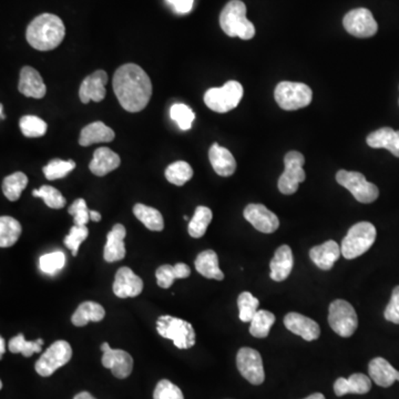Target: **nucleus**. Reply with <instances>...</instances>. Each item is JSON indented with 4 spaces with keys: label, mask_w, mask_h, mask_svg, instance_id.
<instances>
[{
    "label": "nucleus",
    "mask_w": 399,
    "mask_h": 399,
    "mask_svg": "<svg viewBox=\"0 0 399 399\" xmlns=\"http://www.w3.org/2000/svg\"><path fill=\"white\" fill-rule=\"evenodd\" d=\"M284 325L290 332L299 335L308 342L315 341L321 335L319 325L313 319L301 314L294 313V312L287 314L284 317Z\"/></svg>",
    "instance_id": "18"
},
{
    "label": "nucleus",
    "mask_w": 399,
    "mask_h": 399,
    "mask_svg": "<svg viewBox=\"0 0 399 399\" xmlns=\"http://www.w3.org/2000/svg\"><path fill=\"white\" fill-rule=\"evenodd\" d=\"M250 323L251 335L258 339H265L269 337L271 328L275 323V315L269 310H258Z\"/></svg>",
    "instance_id": "35"
},
{
    "label": "nucleus",
    "mask_w": 399,
    "mask_h": 399,
    "mask_svg": "<svg viewBox=\"0 0 399 399\" xmlns=\"http://www.w3.org/2000/svg\"><path fill=\"white\" fill-rule=\"evenodd\" d=\"M0 115H1V120L5 119V115H3V104H0Z\"/></svg>",
    "instance_id": "54"
},
{
    "label": "nucleus",
    "mask_w": 399,
    "mask_h": 399,
    "mask_svg": "<svg viewBox=\"0 0 399 399\" xmlns=\"http://www.w3.org/2000/svg\"><path fill=\"white\" fill-rule=\"evenodd\" d=\"M343 23L346 32L357 38L373 37L378 30V25L373 14L366 8L354 9L347 12Z\"/></svg>",
    "instance_id": "13"
},
{
    "label": "nucleus",
    "mask_w": 399,
    "mask_h": 399,
    "mask_svg": "<svg viewBox=\"0 0 399 399\" xmlns=\"http://www.w3.org/2000/svg\"><path fill=\"white\" fill-rule=\"evenodd\" d=\"M90 220L93 222H99L101 220V214L97 211H90Z\"/></svg>",
    "instance_id": "51"
},
{
    "label": "nucleus",
    "mask_w": 399,
    "mask_h": 399,
    "mask_svg": "<svg viewBox=\"0 0 399 399\" xmlns=\"http://www.w3.org/2000/svg\"><path fill=\"white\" fill-rule=\"evenodd\" d=\"M21 133L27 138H39L46 135L47 124L36 115H25L21 119Z\"/></svg>",
    "instance_id": "40"
},
{
    "label": "nucleus",
    "mask_w": 399,
    "mask_h": 399,
    "mask_svg": "<svg viewBox=\"0 0 399 399\" xmlns=\"http://www.w3.org/2000/svg\"><path fill=\"white\" fill-rule=\"evenodd\" d=\"M171 119L178 124L179 128L187 131L192 128V122L196 119V115L187 104H175L170 109Z\"/></svg>",
    "instance_id": "43"
},
{
    "label": "nucleus",
    "mask_w": 399,
    "mask_h": 399,
    "mask_svg": "<svg viewBox=\"0 0 399 399\" xmlns=\"http://www.w3.org/2000/svg\"><path fill=\"white\" fill-rule=\"evenodd\" d=\"M68 211L73 216V222L78 227H84L90 221V211L84 198L76 200Z\"/></svg>",
    "instance_id": "47"
},
{
    "label": "nucleus",
    "mask_w": 399,
    "mask_h": 399,
    "mask_svg": "<svg viewBox=\"0 0 399 399\" xmlns=\"http://www.w3.org/2000/svg\"><path fill=\"white\" fill-rule=\"evenodd\" d=\"M367 144L374 149H386L399 158V131L391 128H382L367 137Z\"/></svg>",
    "instance_id": "26"
},
{
    "label": "nucleus",
    "mask_w": 399,
    "mask_h": 399,
    "mask_svg": "<svg viewBox=\"0 0 399 399\" xmlns=\"http://www.w3.org/2000/svg\"><path fill=\"white\" fill-rule=\"evenodd\" d=\"M209 159H210L213 169L218 175L231 176L236 172V159L229 150L218 146V144H214L211 147L209 151Z\"/></svg>",
    "instance_id": "28"
},
{
    "label": "nucleus",
    "mask_w": 399,
    "mask_h": 399,
    "mask_svg": "<svg viewBox=\"0 0 399 399\" xmlns=\"http://www.w3.org/2000/svg\"><path fill=\"white\" fill-rule=\"evenodd\" d=\"M88 236H89V230H88L87 225L84 227L73 225L70 229L69 234L65 238V245L71 251L72 255H78V251H79L81 243L84 242Z\"/></svg>",
    "instance_id": "45"
},
{
    "label": "nucleus",
    "mask_w": 399,
    "mask_h": 399,
    "mask_svg": "<svg viewBox=\"0 0 399 399\" xmlns=\"http://www.w3.org/2000/svg\"><path fill=\"white\" fill-rule=\"evenodd\" d=\"M220 25L229 37L250 41L255 36V27L247 18V6L241 0H231L222 10Z\"/></svg>",
    "instance_id": "3"
},
{
    "label": "nucleus",
    "mask_w": 399,
    "mask_h": 399,
    "mask_svg": "<svg viewBox=\"0 0 399 399\" xmlns=\"http://www.w3.org/2000/svg\"><path fill=\"white\" fill-rule=\"evenodd\" d=\"M342 250L337 242H325L323 244L314 247L310 251V258L316 266L323 271H328L333 267L334 263L339 259Z\"/></svg>",
    "instance_id": "22"
},
{
    "label": "nucleus",
    "mask_w": 399,
    "mask_h": 399,
    "mask_svg": "<svg viewBox=\"0 0 399 399\" xmlns=\"http://www.w3.org/2000/svg\"><path fill=\"white\" fill-rule=\"evenodd\" d=\"M153 399H184V396L178 386L168 379H162L155 387Z\"/></svg>",
    "instance_id": "46"
},
{
    "label": "nucleus",
    "mask_w": 399,
    "mask_h": 399,
    "mask_svg": "<svg viewBox=\"0 0 399 399\" xmlns=\"http://www.w3.org/2000/svg\"><path fill=\"white\" fill-rule=\"evenodd\" d=\"M121 159L109 148H99L93 153L89 169L97 176H104L120 167Z\"/></svg>",
    "instance_id": "21"
},
{
    "label": "nucleus",
    "mask_w": 399,
    "mask_h": 399,
    "mask_svg": "<svg viewBox=\"0 0 399 399\" xmlns=\"http://www.w3.org/2000/svg\"><path fill=\"white\" fill-rule=\"evenodd\" d=\"M243 216L260 232L270 234L279 229V218L263 204H249Z\"/></svg>",
    "instance_id": "15"
},
{
    "label": "nucleus",
    "mask_w": 399,
    "mask_h": 399,
    "mask_svg": "<svg viewBox=\"0 0 399 399\" xmlns=\"http://www.w3.org/2000/svg\"><path fill=\"white\" fill-rule=\"evenodd\" d=\"M115 137V131L111 128L106 126L101 121H97L88 124L81 130L79 144L82 147H89L92 144L111 142Z\"/></svg>",
    "instance_id": "25"
},
{
    "label": "nucleus",
    "mask_w": 399,
    "mask_h": 399,
    "mask_svg": "<svg viewBox=\"0 0 399 399\" xmlns=\"http://www.w3.org/2000/svg\"><path fill=\"white\" fill-rule=\"evenodd\" d=\"M126 236V227L122 225H115L113 227V230L108 233L104 251V258L106 262L113 263V262L124 259V256H126V245H124Z\"/></svg>",
    "instance_id": "20"
},
{
    "label": "nucleus",
    "mask_w": 399,
    "mask_h": 399,
    "mask_svg": "<svg viewBox=\"0 0 399 399\" xmlns=\"http://www.w3.org/2000/svg\"><path fill=\"white\" fill-rule=\"evenodd\" d=\"M43 341L38 339L35 342H28L23 337V334H18L17 337H12L9 341V350L12 354H23L25 357H30L32 354L41 353Z\"/></svg>",
    "instance_id": "38"
},
{
    "label": "nucleus",
    "mask_w": 399,
    "mask_h": 399,
    "mask_svg": "<svg viewBox=\"0 0 399 399\" xmlns=\"http://www.w3.org/2000/svg\"><path fill=\"white\" fill-rule=\"evenodd\" d=\"M337 181L345 189H347L361 203H372L378 198V187L368 182L365 175L361 172L341 170L337 173Z\"/></svg>",
    "instance_id": "9"
},
{
    "label": "nucleus",
    "mask_w": 399,
    "mask_h": 399,
    "mask_svg": "<svg viewBox=\"0 0 399 399\" xmlns=\"http://www.w3.org/2000/svg\"><path fill=\"white\" fill-rule=\"evenodd\" d=\"M113 91L124 110L139 113L149 104L152 95V84L147 72L140 66L126 63L113 76Z\"/></svg>",
    "instance_id": "1"
},
{
    "label": "nucleus",
    "mask_w": 399,
    "mask_h": 399,
    "mask_svg": "<svg viewBox=\"0 0 399 399\" xmlns=\"http://www.w3.org/2000/svg\"><path fill=\"white\" fill-rule=\"evenodd\" d=\"M196 269L198 273L207 279L222 281L225 274L218 267V258L214 251L207 250L198 254L196 260Z\"/></svg>",
    "instance_id": "30"
},
{
    "label": "nucleus",
    "mask_w": 399,
    "mask_h": 399,
    "mask_svg": "<svg viewBox=\"0 0 399 399\" xmlns=\"http://www.w3.org/2000/svg\"><path fill=\"white\" fill-rule=\"evenodd\" d=\"M305 163L304 155L299 151H290L285 155L284 172L279 179V190L285 196L293 194L299 190V183L306 178L303 166Z\"/></svg>",
    "instance_id": "10"
},
{
    "label": "nucleus",
    "mask_w": 399,
    "mask_h": 399,
    "mask_svg": "<svg viewBox=\"0 0 399 399\" xmlns=\"http://www.w3.org/2000/svg\"><path fill=\"white\" fill-rule=\"evenodd\" d=\"M376 229L369 222H359L350 227L343 238L342 250L345 259L354 260L371 249L376 240Z\"/></svg>",
    "instance_id": "4"
},
{
    "label": "nucleus",
    "mask_w": 399,
    "mask_h": 399,
    "mask_svg": "<svg viewBox=\"0 0 399 399\" xmlns=\"http://www.w3.org/2000/svg\"><path fill=\"white\" fill-rule=\"evenodd\" d=\"M157 330L163 339H171L179 350H187L196 345V332L192 324L184 319L163 315L157 321Z\"/></svg>",
    "instance_id": "5"
},
{
    "label": "nucleus",
    "mask_w": 399,
    "mask_h": 399,
    "mask_svg": "<svg viewBox=\"0 0 399 399\" xmlns=\"http://www.w3.org/2000/svg\"><path fill=\"white\" fill-rule=\"evenodd\" d=\"M259 305V299L254 297L250 292L240 294L238 299V316L242 322H251L258 312Z\"/></svg>",
    "instance_id": "39"
},
{
    "label": "nucleus",
    "mask_w": 399,
    "mask_h": 399,
    "mask_svg": "<svg viewBox=\"0 0 399 399\" xmlns=\"http://www.w3.org/2000/svg\"><path fill=\"white\" fill-rule=\"evenodd\" d=\"M23 227L21 223L12 216L0 218V247H10L16 244L21 238Z\"/></svg>",
    "instance_id": "33"
},
{
    "label": "nucleus",
    "mask_w": 399,
    "mask_h": 399,
    "mask_svg": "<svg viewBox=\"0 0 399 399\" xmlns=\"http://www.w3.org/2000/svg\"><path fill=\"white\" fill-rule=\"evenodd\" d=\"M133 213L139 221L150 231L160 232L164 229L163 216L155 207H148L144 204H135Z\"/></svg>",
    "instance_id": "32"
},
{
    "label": "nucleus",
    "mask_w": 399,
    "mask_h": 399,
    "mask_svg": "<svg viewBox=\"0 0 399 399\" xmlns=\"http://www.w3.org/2000/svg\"><path fill=\"white\" fill-rule=\"evenodd\" d=\"M328 323L332 330L342 337H350L358 326V317L353 306L344 301L337 299L330 305Z\"/></svg>",
    "instance_id": "8"
},
{
    "label": "nucleus",
    "mask_w": 399,
    "mask_h": 399,
    "mask_svg": "<svg viewBox=\"0 0 399 399\" xmlns=\"http://www.w3.org/2000/svg\"><path fill=\"white\" fill-rule=\"evenodd\" d=\"M5 350H6V345H5V339L1 337L0 339V357H3V354H5Z\"/></svg>",
    "instance_id": "52"
},
{
    "label": "nucleus",
    "mask_w": 399,
    "mask_h": 399,
    "mask_svg": "<svg viewBox=\"0 0 399 399\" xmlns=\"http://www.w3.org/2000/svg\"><path fill=\"white\" fill-rule=\"evenodd\" d=\"M384 316L388 322L399 324V285L393 290L391 301L384 312Z\"/></svg>",
    "instance_id": "48"
},
{
    "label": "nucleus",
    "mask_w": 399,
    "mask_h": 399,
    "mask_svg": "<svg viewBox=\"0 0 399 399\" xmlns=\"http://www.w3.org/2000/svg\"><path fill=\"white\" fill-rule=\"evenodd\" d=\"M304 399H325V396H324V395H323V394L315 393V394H312V395H310V396L306 397V398H304Z\"/></svg>",
    "instance_id": "53"
},
{
    "label": "nucleus",
    "mask_w": 399,
    "mask_h": 399,
    "mask_svg": "<svg viewBox=\"0 0 399 399\" xmlns=\"http://www.w3.org/2000/svg\"><path fill=\"white\" fill-rule=\"evenodd\" d=\"M293 253L288 245H282L276 250L271 261V279L275 282H283L288 277L293 269Z\"/></svg>",
    "instance_id": "23"
},
{
    "label": "nucleus",
    "mask_w": 399,
    "mask_h": 399,
    "mask_svg": "<svg viewBox=\"0 0 399 399\" xmlns=\"http://www.w3.org/2000/svg\"><path fill=\"white\" fill-rule=\"evenodd\" d=\"M368 372L371 378L380 387H391L394 383L399 382V372L383 357L372 359Z\"/></svg>",
    "instance_id": "24"
},
{
    "label": "nucleus",
    "mask_w": 399,
    "mask_h": 399,
    "mask_svg": "<svg viewBox=\"0 0 399 399\" xmlns=\"http://www.w3.org/2000/svg\"><path fill=\"white\" fill-rule=\"evenodd\" d=\"M236 366L242 376L253 385H261L264 382L263 361L258 350L250 347L241 348L236 356Z\"/></svg>",
    "instance_id": "12"
},
{
    "label": "nucleus",
    "mask_w": 399,
    "mask_h": 399,
    "mask_svg": "<svg viewBox=\"0 0 399 399\" xmlns=\"http://www.w3.org/2000/svg\"><path fill=\"white\" fill-rule=\"evenodd\" d=\"M178 14H187L193 8V0H167Z\"/></svg>",
    "instance_id": "49"
},
{
    "label": "nucleus",
    "mask_w": 399,
    "mask_h": 399,
    "mask_svg": "<svg viewBox=\"0 0 399 399\" xmlns=\"http://www.w3.org/2000/svg\"><path fill=\"white\" fill-rule=\"evenodd\" d=\"M28 184V178L23 172H16L5 178L3 182V192L9 201H17L21 198L23 190Z\"/></svg>",
    "instance_id": "36"
},
{
    "label": "nucleus",
    "mask_w": 399,
    "mask_h": 399,
    "mask_svg": "<svg viewBox=\"0 0 399 399\" xmlns=\"http://www.w3.org/2000/svg\"><path fill=\"white\" fill-rule=\"evenodd\" d=\"M212 211L207 207H196L194 216L189 222V234L194 238H200L207 232V227L212 221Z\"/></svg>",
    "instance_id": "34"
},
{
    "label": "nucleus",
    "mask_w": 399,
    "mask_h": 399,
    "mask_svg": "<svg viewBox=\"0 0 399 399\" xmlns=\"http://www.w3.org/2000/svg\"><path fill=\"white\" fill-rule=\"evenodd\" d=\"M274 97L282 109L293 111L308 106L313 99V92L308 84L282 81L276 86Z\"/></svg>",
    "instance_id": "7"
},
{
    "label": "nucleus",
    "mask_w": 399,
    "mask_h": 399,
    "mask_svg": "<svg viewBox=\"0 0 399 399\" xmlns=\"http://www.w3.org/2000/svg\"><path fill=\"white\" fill-rule=\"evenodd\" d=\"M193 176V169L187 162L176 161L170 164L166 170V178L170 183L182 187Z\"/></svg>",
    "instance_id": "37"
},
{
    "label": "nucleus",
    "mask_w": 399,
    "mask_h": 399,
    "mask_svg": "<svg viewBox=\"0 0 399 399\" xmlns=\"http://www.w3.org/2000/svg\"><path fill=\"white\" fill-rule=\"evenodd\" d=\"M372 382L369 377L364 374H353L350 378H339L334 384V391L337 396H344L347 394H367L371 391Z\"/></svg>",
    "instance_id": "27"
},
{
    "label": "nucleus",
    "mask_w": 399,
    "mask_h": 399,
    "mask_svg": "<svg viewBox=\"0 0 399 399\" xmlns=\"http://www.w3.org/2000/svg\"><path fill=\"white\" fill-rule=\"evenodd\" d=\"M243 97V87L238 81H227L221 88H211L204 95V102L209 109L218 113L236 109Z\"/></svg>",
    "instance_id": "6"
},
{
    "label": "nucleus",
    "mask_w": 399,
    "mask_h": 399,
    "mask_svg": "<svg viewBox=\"0 0 399 399\" xmlns=\"http://www.w3.org/2000/svg\"><path fill=\"white\" fill-rule=\"evenodd\" d=\"M32 196L43 198L47 207L52 209H62L67 203L60 191L50 185H43L39 190H34Z\"/></svg>",
    "instance_id": "41"
},
{
    "label": "nucleus",
    "mask_w": 399,
    "mask_h": 399,
    "mask_svg": "<svg viewBox=\"0 0 399 399\" xmlns=\"http://www.w3.org/2000/svg\"><path fill=\"white\" fill-rule=\"evenodd\" d=\"M106 315V310L102 305L95 301H84L78 306L75 313L72 315V324L78 328L86 326L89 322H100Z\"/></svg>",
    "instance_id": "29"
},
{
    "label": "nucleus",
    "mask_w": 399,
    "mask_h": 399,
    "mask_svg": "<svg viewBox=\"0 0 399 399\" xmlns=\"http://www.w3.org/2000/svg\"><path fill=\"white\" fill-rule=\"evenodd\" d=\"M108 75L104 70H97L84 78L79 89V97L82 104H89L90 101L100 102L106 97V87Z\"/></svg>",
    "instance_id": "17"
},
{
    "label": "nucleus",
    "mask_w": 399,
    "mask_h": 399,
    "mask_svg": "<svg viewBox=\"0 0 399 399\" xmlns=\"http://www.w3.org/2000/svg\"><path fill=\"white\" fill-rule=\"evenodd\" d=\"M73 399H95V397L92 396L91 394L88 393V391H81V393L76 395Z\"/></svg>",
    "instance_id": "50"
},
{
    "label": "nucleus",
    "mask_w": 399,
    "mask_h": 399,
    "mask_svg": "<svg viewBox=\"0 0 399 399\" xmlns=\"http://www.w3.org/2000/svg\"><path fill=\"white\" fill-rule=\"evenodd\" d=\"M144 290V282L129 267H120L113 282V293L120 299L135 297Z\"/></svg>",
    "instance_id": "16"
},
{
    "label": "nucleus",
    "mask_w": 399,
    "mask_h": 399,
    "mask_svg": "<svg viewBox=\"0 0 399 399\" xmlns=\"http://www.w3.org/2000/svg\"><path fill=\"white\" fill-rule=\"evenodd\" d=\"M66 35V28L60 18L52 14H43L36 17L27 28L29 45L41 50L49 52L57 48Z\"/></svg>",
    "instance_id": "2"
},
{
    "label": "nucleus",
    "mask_w": 399,
    "mask_h": 399,
    "mask_svg": "<svg viewBox=\"0 0 399 399\" xmlns=\"http://www.w3.org/2000/svg\"><path fill=\"white\" fill-rule=\"evenodd\" d=\"M75 168L76 162L73 160L63 161L60 159H55V160H52V161L47 164L46 167L43 168V174L48 180L54 181V180H57V179L65 178Z\"/></svg>",
    "instance_id": "42"
},
{
    "label": "nucleus",
    "mask_w": 399,
    "mask_h": 399,
    "mask_svg": "<svg viewBox=\"0 0 399 399\" xmlns=\"http://www.w3.org/2000/svg\"><path fill=\"white\" fill-rule=\"evenodd\" d=\"M102 355V365L113 372V376L119 379H124L133 373V359L129 353L122 350H113L108 343L101 345Z\"/></svg>",
    "instance_id": "14"
},
{
    "label": "nucleus",
    "mask_w": 399,
    "mask_h": 399,
    "mask_svg": "<svg viewBox=\"0 0 399 399\" xmlns=\"http://www.w3.org/2000/svg\"><path fill=\"white\" fill-rule=\"evenodd\" d=\"M72 357V348L66 341H57L41 355L36 363L35 368L41 376L49 377L57 369L69 362Z\"/></svg>",
    "instance_id": "11"
},
{
    "label": "nucleus",
    "mask_w": 399,
    "mask_h": 399,
    "mask_svg": "<svg viewBox=\"0 0 399 399\" xmlns=\"http://www.w3.org/2000/svg\"><path fill=\"white\" fill-rule=\"evenodd\" d=\"M19 91L28 98L41 99L46 95V84L37 70L32 67H23L21 71Z\"/></svg>",
    "instance_id": "19"
},
{
    "label": "nucleus",
    "mask_w": 399,
    "mask_h": 399,
    "mask_svg": "<svg viewBox=\"0 0 399 399\" xmlns=\"http://www.w3.org/2000/svg\"><path fill=\"white\" fill-rule=\"evenodd\" d=\"M66 264V255L60 251L58 252L48 253L41 256L39 260V267L41 272L46 274L57 273Z\"/></svg>",
    "instance_id": "44"
},
{
    "label": "nucleus",
    "mask_w": 399,
    "mask_h": 399,
    "mask_svg": "<svg viewBox=\"0 0 399 399\" xmlns=\"http://www.w3.org/2000/svg\"><path fill=\"white\" fill-rule=\"evenodd\" d=\"M190 274H191V270L184 263H178L175 265H162L155 272L158 285L162 288H169L175 280L187 279Z\"/></svg>",
    "instance_id": "31"
}]
</instances>
